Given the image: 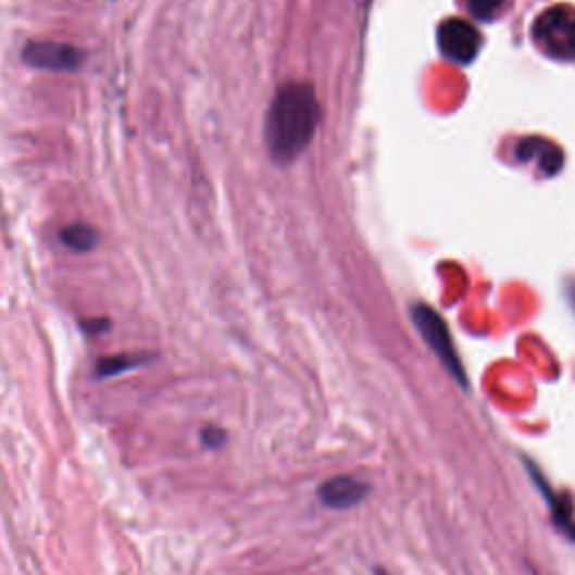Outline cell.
Here are the masks:
<instances>
[{"instance_id":"1","label":"cell","mask_w":575,"mask_h":575,"mask_svg":"<svg viewBox=\"0 0 575 575\" xmlns=\"http://www.w3.org/2000/svg\"><path fill=\"white\" fill-rule=\"evenodd\" d=\"M320 117V101L309 84L284 86L265 120V142L273 158L277 162L295 160L311 145Z\"/></svg>"},{"instance_id":"2","label":"cell","mask_w":575,"mask_h":575,"mask_svg":"<svg viewBox=\"0 0 575 575\" xmlns=\"http://www.w3.org/2000/svg\"><path fill=\"white\" fill-rule=\"evenodd\" d=\"M533 41L555 61H575V8L555 5L533 23Z\"/></svg>"},{"instance_id":"3","label":"cell","mask_w":575,"mask_h":575,"mask_svg":"<svg viewBox=\"0 0 575 575\" xmlns=\"http://www.w3.org/2000/svg\"><path fill=\"white\" fill-rule=\"evenodd\" d=\"M412 320H414L423 340L429 345V349L436 353V358L443 362V366L450 371L452 378L465 387L467 385L465 371H463V364H461L459 353H457L454 342H452L450 328L443 322V317L438 315L434 309L425 307V303H418V307H414V311H412Z\"/></svg>"},{"instance_id":"4","label":"cell","mask_w":575,"mask_h":575,"mask_svg":"<svg viewBox=\"0 0 575 575\" xmlns=\"http://www.w3.org/2000/svg\"><path fill=\"white\" fill-rule=\"evenodd\" d=\"M479 43H482V34L467 21L450 18L438 27V46H441L443 54L454 63L461 65L472 63V59L479 54Z\"/></svg>"},{"instance_id":"5","label":"cell","mask_w":575,"mask_h":575,"mask_svg":"<svg viewBox=\"0 0 575 575\" xmlns=\"http://www.w3.org/2000/svg\"><path fill=\"white\" fill-rule=\"evenodd\" d=\"M25 63L39 71L50 73H71L84 63V52L67 43H52V41H32L23 50Z\"/></svg>"},{"instance_id":"6","label":"cell","mask_w":575,"mask_h":575,"mask_svg":"<svg viewBox=\"0 0 575 575\" xmlns=\"http://www.w3.org/2000/svg\"><path fill=\"white\" fill-rule=\"evenodd\" d=\"M368 495V486L355 477H333L326 484H322L317 497L333 511H349L353 505H358L364 497Z\"/></svg>"},{"instance_id":"7","label":"cell","mask_w":575,"mask_h":575,"mask_svg":"<svg viewBox=\"0 0 575 575\" xmlns=\"http://www.w3.org/2000/svg\"><path fill=\"white\" fill-rule=\"evenodd\" d=\"M526 465H528V475H530L533 482L537 484L539 492H542L545 499L549 501L551 517H553L555 526H558L564 535H568V537L573 539V542H575V515H573V505L568 503V499H566L564 495H558V492L545 482V477L537 472V465H535V463L528 461Z\"/></svg>"},{"instance_id":"8","label":"cell","mask_w":575,"mask_h":575,"mask_svg":"<svg viewBox=\"0 0 575 575\" xmlns=\"http://www.w3.org/2000/svg\"><path fill=\"white\" fill-rule=\"evenodd\" d=\"M515 155L524 162H535L545 174H558L564 164L562 151L553 142L542 140V138L520 140Z\"/></svg>"},{"instance_id":"9","label":"cell","mask_w":575,"mask_h":575,"mask_svg":"<svg viewBox=\"0 0 575 575\" xmlns=\"http://www.w3.org/2000/svg\"><path fill=\"white\" fill-rule=\"evenodd\" d=\"M61 241L71 250H75V252H88L97 243V232L90 225L75 223V225H67L61 232Z\"/></svg>"},{"instance_id":"10","label":"cell","mask_w":575,"mask_h":575,"mask_svg":"<svg viewBox=\"0 0 575 575\" xmlns=\"http://www.w3.org/2000/svg\"><path fill=\"white\" fill-rule=\"evenodd\" d=\"M145 362H147L145 355H113V358H104L97 364V376L99 378H113V376L124 374V371H130V368L140 366Z\"/></svg>"},{"instance_id":"11","label":"cell","mask_w":575,"mask_h":575,"mask_svg":"<svg viewBox=\"0 0 575 575\" xmlns=\"http://www.w3.org/2000/svg\"><path fill=\"white\" fill-rule=\"evenodd\" d=\"M467 10L475 14L482 21H492L497 18L505 5H509V0H465Z\"/></svg>"},{"instance_id":"12","label":"cell","mask_w":575,"mask_h":575,"mask_svg":"<svg viewBox=\"0 0 575 575\" xmlns=\"http://www.w3.org/2000/svg\"><path fill=\"white\" fill-rule=\"evenodd\" d=\"M202 441H205V446H208V448L216 450V448H221V446H223V441H225V434H223V429H214V427H210V429L202 432Z\"/></svg>"},{"instance_id":"13","label":"cell","mask_w":575,"mask_h":575,"mask_svg":"<svg viewBox=\"0 0 575 575\" xmlns=\"http://www.w3.org/2000/svg\"><path fill=\"white\" fill-rule=\"evenodd\" d=\"M568 299H571V307L575 311V282L568 286Z\"/></svg>"},{"instance_id":"14","label":"cell","mask_w":575,"mask_h":575,"mask_svg":"<svg viewBox=\"0 0 575 575\" xmlns=\"http://www.w3.org/2000/svg\"><path fill=\"white\" fill-rule=\"evenodd\" d=\"M378 575H387V573H383V571H378Z\"/></svg>"}]
</instances>
